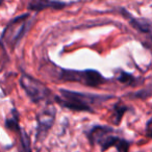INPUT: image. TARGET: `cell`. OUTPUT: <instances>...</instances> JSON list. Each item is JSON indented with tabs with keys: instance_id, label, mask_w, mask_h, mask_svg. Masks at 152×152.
<instances>
[{
	"instance_id": "6da1fadb",
	"label": "cell",
	"mask_w": 152,
	"mask_h": 152,
	"mask_svg": "<svg viewBox=\"0 0 152 152\" xmlns=\"http://www.w3.org/2000/svg\"><path fill=\"white\" fill-rule=\"evenodd\" d=\"M58 92V95L54 96V101L63 107L74 112L94 113L95 106L113 98L110 95H95L65 89H61Z\"/></svg>"
},
{
	"instance_id": "7a4b0ae2",
	"label": "cell",
	"mask_w": 152,
	"mask_h": 152,
	"mask_svg": "<svg viewBox=\"0 0 152 152\" xmlns=\"http://www.w3.org/2000/svg\"><path fill=\"white\" fill-rule=\"evenodd\" d=\"M92 145H97L102 152L115 147L118 152H128L129 142L115 134V130L106 125H95L88 132Z\"/></svg>"
},
{
	"instance_id": "3957f363",
	"label": "cell",
	"mask_w": 152,
	"mask_h": 152,
	"mask_svg": "<svg viewBox=\"0 0 152 152\" xmlns=\"http://www.w3.org/2000/svg\"><path fill=\"white\" fill-rule=\"evenodd\" d=\"M58 70V80L69 81V83H78L83 86L91 88H97L104 85L107 79L97 70H71L57 68Z\"/></svg>"
},
{
	"instance_id": "277c9868",
	"label": "cell",
	"mask_w": 152,
	"mask_h": 152,
	"mask_svg": "<svg viewBox=\"0 0 152 152\" xmlns=\"http://www.w3.org/2000/svg\"><path fill=\"white\" fill-rule=\"evenodd\" d=\"M30 17L31 16L29 14H23L16 17L7 24L1 34V39L4 41L7 46L15 48L16 45L20 42V40L27 31L28 26L31 24Z\"/></svg>"
},
{
	"instance_id": "5b68a950",
	"label": "cell",
	"mask_w": 152,
	"mask_h": 152,
	"mask_svg": "<svg viewBox=\"0 0 152 152\" xmlns=\"http://www.w3.org/2000/svg\"><path fill=\"white\" fill-rule=\"evenodd\" d=\"M20 85L25 91L26 95L34 103L45 101L51 97L50 90L44 83L26 73H23L20 77Z\"/></svg>"
},
{
	"instance_id": "8992f818",
	"label": "cell",
	"mask_w": 152,
	"mask_h": 152,
	"mask_svg": "<svg viewBox=\"0 0 152 152\" xmlns=\"http://www.w3.org/2000/svg\"><path fill=\"white\" fill-rule=\"evenodd\" d=\"M55 110L54 106L48 104L44 107L38 115H37V139L41 140L48 133V131L53 126L55 120Z\"/></svg>"
},
{
	"instance_id": "52a82bcc",
	"label": "cell",
	"mask_w": 152,
	"mask_h": 152,
	"mask_svg": "<svg viewBox=\"0 0 152 152\" xmlns=\"http://www.w3.org/2000/svg\"><path fill=\"white\" fill-rule=\"evenodd\" d=\"M69 3L67 2H59V1H48V0H39V1H34L28 4V9L31 11L40 12L45 9H53V10H61Z\"/></svg>"
},
{
	"instance_id": "ba28073f",
	"label": "cell",
	"mask_w": 152,
	"mask_h": 152,
	"mask_svg": "<svg viewBox=\"0 0 152 152\" xmlns=\"http://www.w3.org/2000/svg\"><path fill=\"white\" fill-rule=\"evenodd\" d=\"M122 12L126 17H128L129 22H130V24L135 29H137L141 32H144V34H150L151 32V23H150V21L148 19L133 17L126 10H122Z\"/></svg>"
},
{
	"instance_id": "9c48e42d",
	"label": "cell",
	"mask_w": 152,
	"mask_h": 152,
	"mask_svg": "<svg viewBox=\"0 0 152 152\" xmlns=\"http://www.w3.org/2000/svg\"><path fill=\"white\" fill-rule=\"evenodd\" d=\"M5 127L11 131L17 132V134L21 132V128H20L19 125V114L15 108L12 110V116L7 118V121H5Z\"/></svg>"
},
{
	"instance_id": "30bf717a",
	"label": "cell",
	"mask_w": 152,
	"mask_h": 152,
	"mask_svg": "<svg viewBox=\"0 0 152 152\" xmlns=\"http://www.w3.org/2000/svg\"><path fill=\"white\" fill-rule=\"evenodd\" d=\"M128 110V107L121 103H117L114 106V110H113V114L110 116V121L114 125H119L122 120V117L125 113Z\"/></svg>"
},
{
	"instance_id": "8fae6325",
	"label": "cell",
	"mask_w": 152,
	"mask_h": 152,
	"mask_svg": "<svg viewBox=\"0 0 152 152\" xmlns=\"http://www.w3.org/2000/svg\"><path fill=\"white\" fill-rule=\"evenodd\" d=\"M117 79H118L120 83H123L128 86H134L135 85L134 83H137V78H135L132 74L126 73V72L122 71V70H120V74H118Z\"/></svg>"
},
{
	"instance_id": "7c38bea8",
	"label": "cell",
	"mask_w": 152,
	"mask_h": 152,
	"mask_svg": "<svg viewBox=\"0 0 152 152\" xmlns=\"http://www.w3.org/2000/svg\"><path fill=\"white\" fill-rule=\"evenodd\" d=\"M18 135L20 137V142H21V146H22V152H31L29 137H28L23 130H21V132Z\"/></svg>"
},
{
	"instance_id": "4fadbf2b",
	"label": "cell",
	"mask_w": 152,
	"mask_h": 152,
	"mask_svg": "<svg viewBox=\"0 0 152 152\" xmlns=\"http://www.w3.org/2000/svg\"><path fill=\"white\" fill-rule=\"evenodd\" d=\"M150 122H151V120H148L147 126H146V129H147V135H148V137H150V135H151V131H150V127H151V125H150Z\"/></svg>"
},
{
	"instance_id": "5bb4252c",
	"label": "cell",
	"mask_w": 152,
	"mask_h": 152,
	"mask_svg": "<svg viewBox=\"0 0 152 152\" xmlns=\"http://www.w3.org/2000/svg\"><path fill=\"white\" fill-rule=\"evenodd\" d=\"M1 4H2V1H0V5H1Z\"/></svg>"
}]
</instances>
